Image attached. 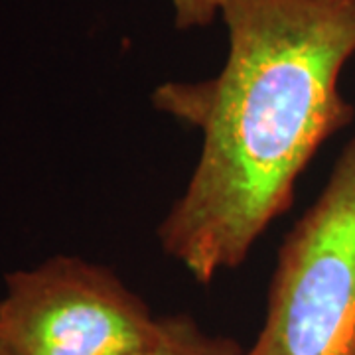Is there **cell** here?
Here are the masks:
<instances>
[{"label":"cell","instance_id":"6da1fadb","mask_svg":"<svg viewBox=\"0 0 355 355\" xmlns=\"http://www.w3.org/2000/svg\"><path fill=\"white\" fill-rule=\"evenodd\" d=\"M221 71L164 81L158 113L202 135L190 180L156 229L198 284L247 261L294 203L318 150L355 119L340 77L355 55V0H227Z\"/></svg>","mask_w":355,"mask_h":355},{"label":"cell","instance_id":"7a4b0ae2","mask_svg":"<svg viewBox=\"0 0 355 355\" xmlns=\"http://www.w3.org/2000/svg\"><path fill=\"white\" fill-rule=\"evenodd\" d=\"M241 355H355V137L280 243L263 328Z\"/></svg>","mask_w":355,"mask_h":355},{"label":"cell","instance_id":"8992f818","mask_svg":"<svg viewBox=\"0 0 355 355\" xmlns=\"http://www.w3.org/2000/svg\"><path fill=\"white\" fill-rule=\"evenodd\" d=\"M0 355H8V354H6V349L2 347V343H0Z\"/></svg>","mask_w":355,"mask_h":355},{"label":"cell","instance_id":"5b68a950","mask_svg":"<svg viewBox=\"0 0 355 355\" xmlns=\"http://www.w3.org/2000/svg\"><path fill=\"white\" fill-rule=\"evenodd\" d=\"M227 0H172L178 30H196L214 24Z\"/></svg>","mask_w":355,"mask_h":355},{"label":"cell","instance_id":"277c9868","mask_svg":"<svg viewBox=\"0 0 355 355\" xmlns=\"http://www.w3.org/2000/svg\"><path fill=\"white\" fill-rule=\"evenodd\" d=\"M241 343L205 331L190 314H166L153 342L130 355H241Z\"/></svg>","mask_w":355,"mask_h":355},{"label":"cell","instance_id":"3957f363","mask_svg":"<svg viewBox=\"0 0 355 355\" xmlns=\"http://www.w3.org/2000/svg\"><path fill=\"white\" fill-rule=\"evenodd\" d=\"M160 318L113 268L55 254L6 275L0 343L8 355H130Z\"/></svg>","mask_w":355,"mask_h":355}]
</instances>
